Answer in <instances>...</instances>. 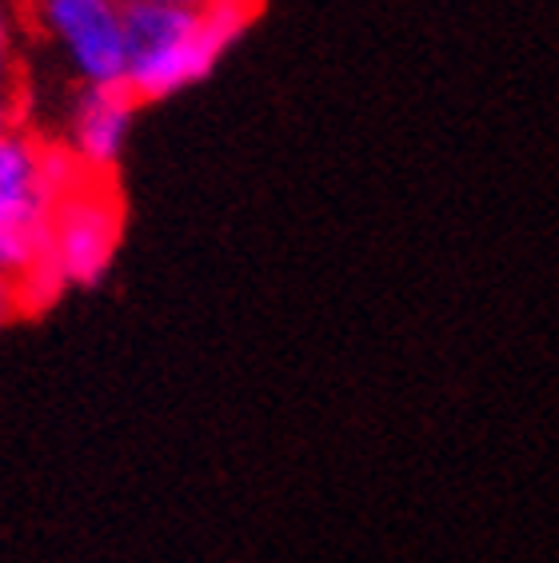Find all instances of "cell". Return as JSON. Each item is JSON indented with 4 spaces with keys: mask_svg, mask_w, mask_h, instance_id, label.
<instances>
[{
    "mask_svg": "<svg viewBox=\"0 0 559 563\" xmlns=\"http://www.w3.org/2000/svg\"><path fill=\"white\" fill-rule=\"evenodd\" d=\"M256 0H212L208 9H161L124 0V92L156 104L200 85L248 33Z\"/></svg>",
    "mask_w": 559,
    "mask_h": 563,
    "instance_id": "obj_1",
    "label": "cell"
},
{
    "mask_svg": "<svg viewBox=\"0 0 559 563\" xmlns=\"http://www.w3.org/2000/svg\"><path fill=\"white\" fill-rule=\"evenodd\" d=\"M120 240H124V200L117 192V180L85 176L56 200L36 268L12 284L21 316L44 312L76 288H97L117 264Z\"/></svg>",
    "mask_w": 559,
    "mask_h": 563,
    "instance_id": "obj_2",
    "label": "cell"
},
{
    "mask_svg": "<svg viewBox=\"0 0 559 563\" xmlns=\"http://www.w3.org/2000/svg\"><path fill=\"white\" fill-rule=\"evenodd\" d=\"M85 176L73 152L29 120H0V276L17 284L44 256L56 200Z\"/></svg>",
    "mask_w": 559,
    "mask_h": 563,
    "instance_id": "obj_3",
    "label": "cell"
},
{
    "mask_svg": "<svg viewBox=\"0 0 559 563\" xmlns=\"http://www.w3.org/2000/svg\"><path fill=\"white\" fill-rule=\"evenodd\" d=\"M33 21L73 85L124 88V0H33Z\"/></svg>",
    "mask_w": 559,
    "mask_h": 563,
    "instance_id": "obj_4",
    "label": "cell"
},
{
    "mask_svg": "<svg viewBox=\"0 0 559 563\" xmlns=\"http://www.w3.org/2000/svg\"><path fill=\"white\" fill-rule=\"evenodd\" d=\"M136 100L124 88L73 85L61 100V132L53 141L73 152V161L92 176H112L120 156L129 152Z\"/></svg>",
    "mask_w": 559,
    "mask_h": 563,
    "instance_id": "obj_5",
    "label": "cell"
},
{
    "mask_svg": "<svg viewBox=\"0 0 559 563\" xmlns=\"http://www.w3.org/2000/svg\"><path fill=\"white\" fill-rule=\"evenodd\" d=\"M0 120H24L21 29L9 0H0Z\"/></svg>",
    "mask_w": 559,
    "mask_h": 563,
    "instance_id": "obj_6",
    "label": "cell"
},
{
    "mask_svg": "<svg viewBox=\"0 0 559 563\" xmlns=\"http://www.w3.org/2000/svg\"><path fill=\"white\" fill-rule=\"evenodd\" d=\"M17 316H21V308H17V292H12V284L0 276V332H4Z\"/></svg>",
    "mask_w": 559,
    "mask_h": 563,
    "instance_id": "obj_7",
    "label": "cell"
},
{
    "mask_svg": "<svg viewBox=\"0 0 559 563\" xmlns=\"http://www.w3.org/2000/svg\"><path fill=\"white\" fill-rule=\"evenodd\" d=\"M132 4H161V9H208L212 0H132Z\"/></svg>",
    "mask_w": 559,
    "mask_h": 563,
    "instance_id": "obj_8",
    "label": "cell"
}]
</instances>
